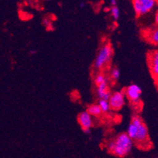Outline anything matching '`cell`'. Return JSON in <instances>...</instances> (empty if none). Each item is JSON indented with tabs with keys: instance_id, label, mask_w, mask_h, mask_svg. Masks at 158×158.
I'll list each match as a JSON object with an SVG mask.
<instances>
[{
	"instance_id": "44dd1931",
	"label": "cell",
	"mask_w": 158,
	"mask_h": 158,
	"mask_svg": "<svg viewBox=\"0 0 158 158\" xmlns=\"http://www.w3.org/2000/svg\"><path fill=\"white\" fill-rule=\"evenodd\" d=\"M155 80H156V82L157 83V85H158V75L155 76Z\"/></svg>"
},
{
	"instance_id": "52a82bcc",
	"label": "cell",
	"mask_w": 158,
	"mask_h": 158,
	"mask_svg": "<svg viewBox=\"0 0 158 158\" xmlns=\"http://www.w3.org/2000/svg\"><path fill=\"white\" fill-rule=\"evenodd\" d=\"M92 117L93 116L90 115L87 111H82L79 113V115H77V122L80 124L82 130L91 129L94 125V120Z\"/></svg>"
},
{
	"instance_id": "7402d4cb",
	"label": "cell",
	"mask_w": 158,
	"mask_h": 158,
	"mask_svg": "<svg viewBox=\"0 0 158 158\" xmlns=\"http://www.w3.org/2000/svg\"><path fill=\"white\" fill-rule=\"evenodd\" d=\"M48 1H49V0H48Z\"/></svg>"
},
{
	"instance_id": "8fae6325",
	"label": "cell",
	"mask_w": 158,
	"mask_h": 158,
	"mask_svg": "<svg viewBox=\"0 0 158 158\" xmlns=\"http://www.w3.org/2000/svg\"><path fill=\"white\" fill-rule=\"evenodd\" d=\"M87 112L89 114L92 116H100V115L102 114V111H101V108L98 105V104H91L87 108Z\"/></svg>"
},
{
	"instance_id": "9a60e30c",
	"label": "cell",
	"mask_w": 158,
	"mask_h": 158,
	"mask_svg": "<svg viewBox=\"0 0 158 158\" xmlns=\"http://www.w3.org/2000/svg\"><path fill=\"white\" fill-rule=\"evenodd\" d=\"M119 77H120V71H119V70H118L117 67H115V68L112 69L111 71V79H113V80L116 81V80H118V79L119 78Z\"/></svg>"
},
{
	"instance_id": "5b68a950",
	"label": "cell",
	"mask_w": 158,
	"mask_h": 158,
	"mask_svg": "<svg viewBox=\"0 0 158 158\" xmlns=\"http://www.w3.org/2000/svg\"><path fill=\"white\" fill-rule=\"evenodd\" d=\"M125 101H126V96L123 92L116 91L111 94L108 102H109L111 109L118 111L124 106Z\"/></svg>"
},
{
	"instance_id": "9c48e42d",
	"label": "cell",
	"mask_w": 158,
	"mask_h": 158,
	"mask_svg": "<svg viewBox=\"0 0 158 158\" xmlns=\"http://www.w3.org/2000/svg\"><path fill=\"white\" fill-rule=\"evenodd\" d=\"M149 65L152 74L158 75V49L153 51L149 55Z\"/></svg>"
},
{
	"instance_id": "30bf717a",
	"label": "cell",
	"mask_w": 158,
	"mask_h": 158,
	"mask_svg": "<svg viewBox=\"0 0 158 158\" xmlns=\"http://www.w3.org/2000/svg\"><path fill=\"white\" fill-rule=\"evenodd\" d=\"M145 36L149 43L158 45V26L148 30Z\"/></svg>"
},
{
	"instance_id": "3957f363",
	"label": "cell",
	"mask_w": 158,
	"mask_h": 158,
	"mask_svg": "<svg viewBox=\"0 0 158 158\" xmlns=\"http://www.w3.org/2000/svg\"><path fill=\"white\" fill-rule=\"evenodd\" d=\"M113 56V48L109 43L104 44L99 49L94 63V68L102 70L109 64Z\"/></svg>"
},
{
	"instance_id": "4fadbf2b",
	"label": "cell",
	"mask_w": 158,
	"mask_h": 158,
	"mask_svg": "<svg viewBox=\"0 0 158 158\" xmlns=\"http://www.w3.org/2000/svg\"><path fill=\"white\" fill-rule=\"evenodd\" d=\"M105 81H108V78L104 74H97L95 77V79H94V82H95L96 85H98L100 84H102V83L105 82Z\"/></svg>"
},
{
	"instance_id": "7a4b0ae2",
	"label": "cell",
	"mask_w": 158,
	"mask_h": 158,
	"mask_svg": "<svg viewBox=\"0 0 158 158\" xmlns=\"http://www.w3.org/2000/svg\"><path fill=\"white\" fill-rule=\"evenodd\" d=\"M134 146L133 140L127 133L117 135L114 139L110 140L107 144V149L111 154L118 157L127 156Z\"/></svg>"
},
{
	"instance_id": "2e32d148",
	"label": "cell",
	"mask_w": 158,
	"mask_h": 158,
	"mask_svg": "<svg viewBox=\"0 0 158 158\" xmlns=\"http://www.w3.org/2000/svg\"><path fill=\"white\" fill-rule=\"evenodd\" d=\"M110 3H111V6H117V0H111Z\"/></svg>"
},
{
	"instance_id": "277c9868",
	"label": "cell",
	"mask_w": 158,
	"mask_h": 158,
	"mask_svg": "<svg viewBox=\"0 0 158 158\" xmlns=\"http://www.w3.org/2000/svg\"><path fill=\"white\" fill-rule=\"evenodd\" d=\"M137 16L142 17L150 13L156 6L158 0H132Z\"/></svg>"
},
{
	"instance_id": "6da1fadb",
	"label": "cell",
	"mask_w": 158,
	"mask_h": 158,
	"mask_svg": "<svg viewBox=\"0 0 158 158\" xmlns=\"http://www.w3.org/2000/svg\"><path fill=\"white\" fill-rule=\"evenodd\" d=\"M128 136L142 149H149L151 146L149 131L140 116L133 117L127 131Z\"/></svg>"
},
{
	"instance_id": "ffe728a7",
	"label": "cell",
	"mask_w": 158,
	"mask_h": 158,
	"mask_svg": "<svg viewBox=\"0 0 158 158\" xmlns=\"http://www.w3.org/2000/svg\"><path fill=\"white\" fill-rule=\"evenodd\" d=\"M79 6L81 8H84L85 6V2H81V4L79 5Z\"/></svg>"
},
{
	"instance_id": "5bb4252c",
	"label": "cell",
	"mask_w": 158,
	"mask_h": 158,
	"mask_svg": "<svg viewBox=\"0 0 158 158\" xmlns=\"http://www.w3.org/2000/svg\"><path fill=\"white\" fill-rule=\"evenodd\" d=\"M110 13H111V15L112 17L114 20H118L120 16V10H119V8L115 6H111V9H110Z\"/></svg>"
},
{
	"instance_id": "e0dca14e",
	"label": "cell",
	"mask_w": 158,
	"mask_h": 158,
	"mask_svg": "<svg viewBox=\"0 0 158 158\" xmlns=\"http://www.w3.org/2000/svg\"><path fill=\"white\" fill-rule=\"evenodd\" d=\"M155 23H156V26H158V10L156 12V15H155Z\"/></svg>"
},
{
	"instance_id": "7c38bea8",
	"label": "cell",
	"mask_w": 158,
	"mask_h": 158,
	"mask_svg": "<svg viewBox=\"0 0 158 158\" xmlns=\"http://www.w3.org/2000/svg\"><path fill=\"white\" fill-rule=\"evenodd\" d=\"M98 105L101 108L102 113H108V111L111 109L110 104L108 101H105V100H99Z\"/></svg>"
},
{
	"instance_id": "8992f818",
	"label": "cell",
	"mask_w": 158,
	"mask_h": 158,
	"mask_svg": "<svg viewBox=\"0 0 158 158\" xmlns=\"http://www.w3.org/2000/svg\"><path fill=\"white\" fill-rule=\"evenodd\" d=\"M125 96L132 104H137L140 101L141 96H142V89L138 85L132 84L125 89Z\"/></svg>"
},
{
	"instance_id": "ba28073f",
	"label": "cell",
	"mask_w": 158,
	"mask_h": 158,
	"mask_svg": "<svg viewBox=\"0 0 158 158\" xmlns=\"http://www.w3.org/2000/svg\"><path fill=\"white\" fill-rule=\"evenodd\" d=\"M97 94L100 100L109 101L111 93L108 89V81H105L97 85Z\"/></svg>"
},
{
	"instance_id": "ac0fdd59",
	"label": "cell",
	"mask_w": 158,
	"mask_h": 158,
	"mask_svg": "<svg viewBox=\"0 0 158 158\" xmlns=\"http://www.w3.org/2000/svg\"><path fill=\"white\" fill-rule=\"evenodd\" d=\"M83 132H84L85 134H86V135H89V134L91 133V131H90V129H85L83 130Z\"/></svg>"
},
{
	"instance_id": "d6986e66",
	"label": "cell",
	"mask_w": 158,
	"mask_h": 158,
	"mask_svg": "<svg viewBox=\"0 0 158 158\" xmlns=\"http://www.w3.org/2000/svg\"><path fill=\"white\" fill-rule=\"evenodd\" d=\"M49 23H50V22H49L48 20H47V19L44 20V25H46V26H48Z\"/></svg>"
}]
</instances>
